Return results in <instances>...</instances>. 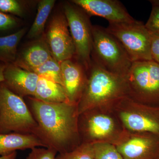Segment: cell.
Listing matches in <instances>:
<instances>
[{
	"mask_svg": "<svg viewBox=\"0 0 159 159\" xmlns=\"http://www.w3.org/2000/svg\"><path fill=\"white\" fill-rule=\"evenodd\" d=\"M106 29L119 41L132 62L152 60L151 33L142 22L109 23Z\"/></svg>",
	"mask_w": 159,
	"mask_h": 159,
	"instance_id": "5",
	"label": "cell"
},
{
	"mask_svg": "<svg viewBox=\"0 0 159 159\" xmlns=\"http://www.w3.org/2000/svg\"><path fill=\"white\" fill-rule=\"evenodd\" d=\"M55 3L54 0L39 1L36 17L28 33V38L38 39L43 35L46 23Z\"/></svg>",
	"mask_w": 159,
	"mask_h": 159,
	"instance_id": "19",
	"label": "cell"
},
{
	"mask_svg": "<svg viewBox=\"0 0 159 159\" xmlns=\"http://www.w3.org/2000/svg\"><path fill=\"white\" fill-rule=\"evenodd\" d=\"M116 146L123 159H159V145L152 137L131 136Z\"/></svg>",
	"mask_w": 159,
	"mask_h": 159,
	"instance_id": "12",
	"label": "cell"
},
{
	"mask_svg": "<svg viewBox=\"0 0 159 159\" xmlns=\"http://www.w3.org/2000/svg\"><path fill=\"white\" fill-rule=\"evenodd\" d=\"M62 86L69 102L78 104L85 89L88 80V71L76 57L60 62Z\"/></svg>",
	"mask_w": 159,
	"mask_h": 159,
	"instance_id": "10",
	"label": "cell"
},
{
	"mask_svg": "<svg viewBox=\"0 0 159 159\" xmlns=\"http://www.w3.org/2000/svg\"><path fill=\"white\" fill-rule=\"evenodd\" d=\"M55 159H94L92 143H81L73 150L57 153Z\"/></svg>",
	"mask_w": 159,
	"mask_h": 159,
	"instance_id": "22",
	"label": "cell"
},
{
	"mask_svg": "<svg viewBox=\"0 0 159 159\" xmlns=\"http://www.w3.org/2000/svg\"><path fill=\"white\" fill-rule=\"evenodd\" d=\"M149 2L151 3L152 6H159V0H151Z\"/></svg>",
	"mask_w": 159,
	"mask_h": 159,
	"instance_id": "30",
	"label": "cell"
},
{
	"mask_svg": "<svg viewBox=\"0 0 159 159\" xmlns=\"http://www.w3.org/2000/svg\"><path fill=\"white\" fill-rule=\"evenodd\" d=\"M33 97L49 103L69 102L65 89L61 84L42 77H39Z\"/></svg>",
	"mask_w": 159,
	"mask_h": 159,
	"instance_id": "17",
	"label": "cell"
},
{
	"mask_svg": "<svg viewBox=\"0 0 159 159\" xmlns=\"http://www.w3.org/2000/svg\"><path fill=\"white\" fill-rule=\"evenodd\" d=\"M78 129L85 140L83 143H92L111 136L115 130V122L107 115L87 111L79 115Z\"/></svg>",
	"mask_w": 159,
	"mask_h": 159,
	"instance_id": "11",
	"label": "cell"
},
{
	"mask_svg": "<svg viewBox=\"0 0 159 159\" xmlns=\"http://www.w3.org/2000/svg\"><path fill=\"white\" fill-rule=\"evenodd\" d=\"M25 2L18 0H0V11L6 14L23 17L26 11Z\"/></svg>",
	"mask_w": 159,
	"mask_h": 159,
	"instance_id": "23",
	"label": "cell"
},
{
	"mask_svg": "<svg viewBox=\"0 0 159 159\" xmlns=\"http://www.w3.org/2000/svg\"><path fill=\"white\" fill-rule=\"evenodd\" d=\"M125 79L127 95L144 102H159V64L153 60L133 62Z\"/></svg>",
	"mask_w": 159,
	"mask_h": 159,
	"instance_id": "6",
	"label": "cell"
},
{
	"mask_svg": "<svg viewBox=\"0 0 159 159\" xmlns=\"http://www.w3.org/2000/svg\"><path fill=\"white\" fill-rule=\"evenodd\" d=\"M125 127L133 131L159 135V118L152 114L136 110L124 111L120 115Z\"/></svg>",
	"mask_w": 159,
	"mask_h": 159,
	"instance_id": "15",
	"label": "cell"
},
{
	"mask_svg": "<svg viewBox=\"0 0 159 159\" xmlns=\"http://www.w3.org/2000/svg\"><path fill=\"white\" fill-rule=\"evenodd\" d=\"M7 64L0 61V83L4 81V71Z\"/></svg>",
	"mask_w": 159,
	"mask_h": 159,
	"instance_id": "28",
	"label": "cell"
},
{
	"mask_svg": "<svg viewBox=\"0 0 159 159\" xmlns=\"http://www.w3.org/2000/svg\"><path fill=\"white\" fill-rule=\"evenodd\" d=\"M91 60L112 74L125 77L132 61L125 49L106 28L93 25Z\"/></svg>",
	"mask_w": 159,
	"mask_h": 159,
	"instance_id": "3",
	"label": "cell"
},
{
	"mask_svg": "<svg viewBox=\"0 0 159 159\" xmlns=\"http://www.w3.org/2000/svg\"><path fill=\"white\" fill-rule=\"evenodd\" d=\"M39 77L34 72L8 63L4 71L3 82L10 90L23 98L33 97Z\"/></svg>",
	"mask_w": 159,
	"mask_h": 159,
	"instance_id": "13",
	"label": "cell"
},
{
	"mask_svg": "<svg viewBox=\"0 0 159 159\" xmlns=\"http://www.w3.org/2000/svg\"><path fill=\"white\" fill-rule=\"evenodd\" d=\"M26 32L23 28L12 34L0 37V61L13 63L17 54V47Z\"/></svg>",
	"mask_w": 159,
	"mask_h": 159,
	"instance_id": "18",
	"label": "cell"
},
{
	"mask_svg": "<svg viewBox=\"0 0 159 159\" xmlns=\"http://www.w3.org/2000/svg\"><path fill=\"white\" fill-rule=\"evenodd\" d=\"M63 13L75 46V57L88 71L92 63L91 55L93 47V25L90 16L71 2L64 5Z\"/></svg>",
	"mask_w": 159,
	"mask_h": 159,
	"instance_id": "7",
	"label": "cell"
},
{
	"mask_svg": "<svg viewBox=\"0 0 159 159\" xmlns=\"http://www.w3.org/2000/svg\"><path fill=\"white\" fill-rule=\"evenodd\" d=\"M52 57L43 34L17 53L13 64L24 70L33 72Z\"/></svg>",
	"mask_w": 159,
	"mask_h": 159,
	"instance_id": "14",
	"label": "cell"
},
{
	"mask_svg": "<svg viewBox=\"0 0 159 159\" xmlns=\"http://www.w3.org/2000/svg\"><path fill=\"white\" fill-rule=\"evenodd\" d=\"M27 97V105L37 123L34 135L46 148L61 153L73 150L78 144V108L70 102L49 103Z\"/></svg>",
	"mask_w": 159,
	"mask_h": 159,
	"instance_id": "1",
	"label": "cell"
},
{
	"mask_svg": "<svg viewBox=\"0 0 159 159\" xmlns=\"http://www.w3.org/2000/svg\"><path fill=\"white\" fill-rule=\"evenodd\" d=\"M127 96L125 77L106 70L92 61L85 89L77 104L78 115Z\"/></svg>",
	"mask_w": 159,
	"mask_h": 159,
	"instance_id": "2",
	"label": "cell"
},
{
	"mask_svg": "<svg viewBox=\"0 0 159 159\" xmlns=\"http://www.w3.org/2000/svg\"><path fill=\"white\" fill-rule=\"evenodd\" d=\"M57 153L53 148L35 147L31 149L26 159H55Z\"/></svg>",
	"mask_w": 159,
	"mask_h": 159,
	"instance_id": "24",
	"label": "cell"
},
{
	"mask_svg": "<svg viewBox=\"0 0 159 159\" xmlns=\"http://www.w3.org/2000/svg\"><path fill=\"white\" fill-rule=\"evenodd\" d=\"M45 37L52 57L58 62L75 57V46L64 13L53 16Z\"/></svg>",
	"mask_w": 159,
	"mask_h": 159,
	"instance_id": "8",
	"label": "cell"
},
{
	"mask_svg": "<svg viewBox=\"0 0 159 159\" xmlns=\"http://www.w3.org/2000/svg\"><path fill=\"white\" fill-rule=\"evenodd\" d=\"M17 157V152H14L7 155L0 156V159H16Z\"/></svg>",
	"mask_w": 159,
	"mask_h": 159,
	"instance_id": "29",
	"label": "cell"
},
{
	"mask_svg": "<svg viewBox=\"0 0 159 159\" xmlns=\"http://www.w3.org/2000/svg\"><path fill=\"white\" fill-rule=\"evenodd\" d=\"M33 72L37 74L39 77H43L62 86L60 63L53 57L35 69Z\"/></svg>",
	"mask_w": 159,
	"mask_h": 159,
	"instance_id": "20",
	"label": "cell"
},
{
	"mask_svg": "<svg viewBox=\"0 0 159 159\" xmlns=\"http://www.w3.org/2000/svg\"><path fill=\"white\" fill-rule=\"evenodd\" d=\"M94 159H123L116 145L105 142L92 143Z\"/></svg>",
	"mask_w": 159,
	"mask_h": 159,
	"instance_id": "21",
	"label": "cell"
},
{
	"mask_svg": "<svg viewBox=\"0 0 159 159\" xmlns=\"http://www.w3.org/2000/svg\"><path fill=\"white\" fill-rule=\"evenodd\" d=\"M37 126L24 98L0 83V134H34Z\"/></svg>",
	"mask_w": 159,
	"mask_h": 159,
	"instance_id": "4",
	"label": "cell"
},
{
	"mask_svg": "<svg viewBox=\"0 0 159 159\" xmlns=\"http://www.w3.org/2000/svg\"><path fill=\"white\" fill-rule=\"evenodd\" d=\"M19 25L16 17L0 11V32L12 30Z\"/></svg>",
	"mask_w": 159,
	"mask_h": 159,
	"instance_id": "25",
	"label": "cell"
},
{
	"mask_svg": "<svg viewBox=\"0 0 159 159\" xmlns=\"http://www.w3.org/2000/svg\"><path fill=\"white\" fill-rule=\"evenodd\" d=\"M39 147H46L40 139L33 134L14 132L0 134L1 156L7 155L18 150L31 149Z\"/></svg>",
	"mask_w": 159,
	"mask_h": 159,
	"instance_id": "16",
	"label": "cell"
},
{
	"mask_svg": "<svg viewBox=\"0 0 159 159\" xmlns=\"http://www.w3.org/2000/svg\"><path fill=\"white\" fill-rule=\"evenodd\" d=\"M145 27L151 33H159V6H152Z\"/></svg>",
	"mask_w": 159,
	"mask_h": 159,
	"instance_id": "26",
	"label": "cell"
},
{
	"mask_svg": "<svg viewBox=\"0 0 159 159\" xmlns=\"http://www.w3.org/2000/svg\"><path fill=\"white\" fill-rule=\"evenodd\" d=\"M89 16H98L109 23L132 22L135 20L121 2L117 0H73Z\"/></svg>",
	"mask_w": 159,
	"mask_h": 159,
	"instance_id": "9",
	"label": "cell"
},
{
	"mask_svg": "<svg viewBox=\"0 0 159 159\" xmlns=\"http://www.w3.org/2000/svg\"><path fill=\"white\" fill-rule=\"evenodd\" d=\"M151 54L152 60L159 64V33H151Z\"/></svg>",
	"mask_w": 159,
	"mask_h": 159,
	"instance_id": "27",
	"label": "cell"
}]
</instances>
